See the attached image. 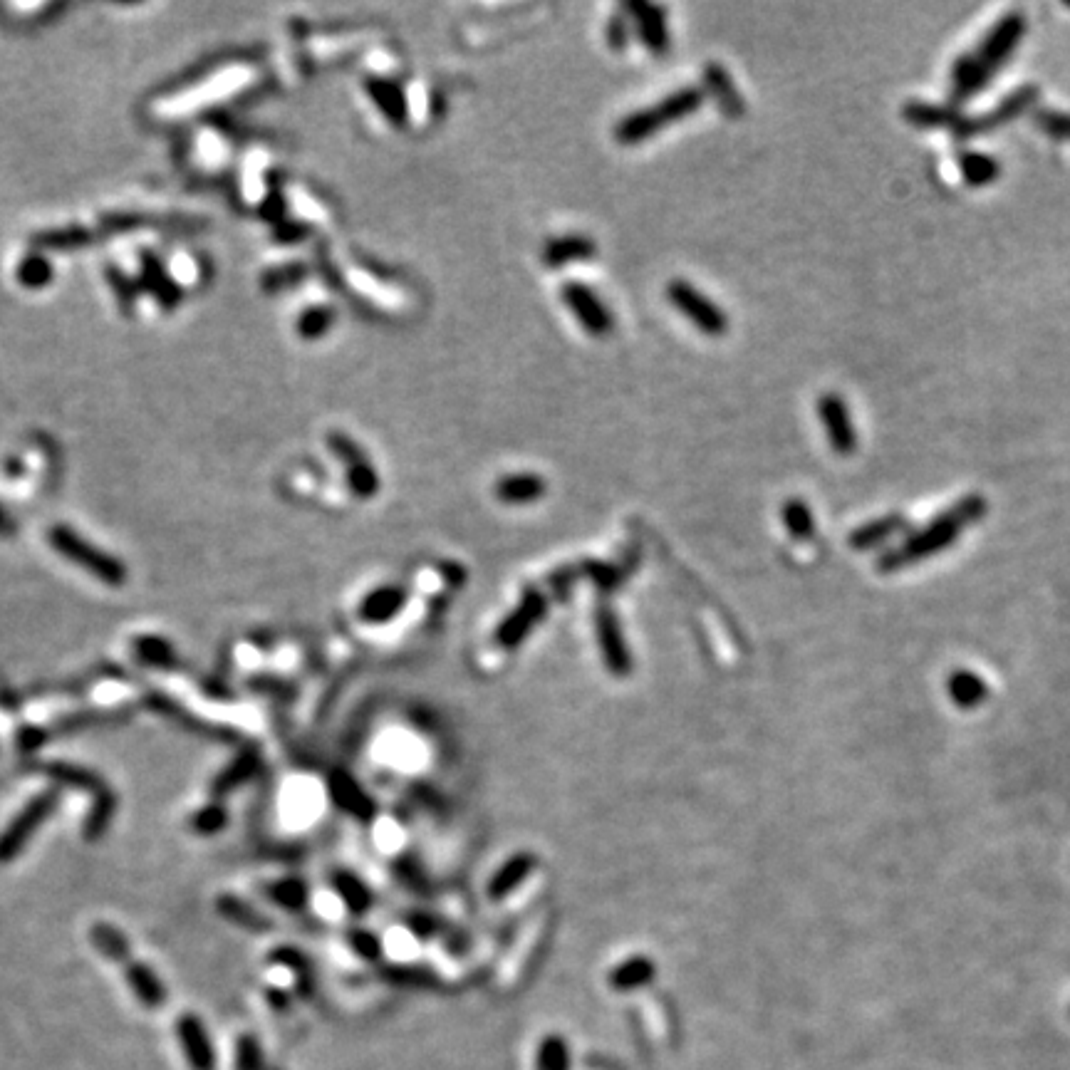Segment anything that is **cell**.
I'll return each mask as SVG.
<instances>
[{
  "label": "cell",
  "instance_id": "cell-3",
  "mask_svg": "<svg viewBox=\"0 0 1070 1070\" xmlns=\"http://www.w3.org/2000/svg\"><path fill=\"white\" fill-rule=\"evenodd\" d=\"M706 92L701 87H682V90L672 92V95L664 97L662 102L652 107L637 109V112L627 114L620 124L615 127V139L620 144H640L652 134L662 132L669 124L679 122L687 114H692L704 105Z\"/></svg>",
  "mask_w": 1070,
  "mask_h": 1070
},
{
  "label": "cell",
  "instance_id": "cell-8",
  "mask_svg": "<svg viewBox=\"0 0 1070 1070\" xmlns=\"http://www.w3.org/2000/svg\"><path fill=\"white\" fill-rule=\"evenodd\" d=\"M818 417L823 424L828 444L835 454L850 456L857 451V429L853 417H850L848 404L835 392H825L818 399Z\"/></svg>",
  "mask_w": 1070,
  "mask_h": 1070
},
{
  "label": "cell",
  "instance_id": "cell-27",
  "mask_svg": "<svg viewBox=\"0 0 1070 1070\" xmlns=\"http://www.w3.org/2000/svg\"><path fill=\"white\" fill-rule=\"evenodd\" d=\"M90 939L102 957L112 959V962H117V964L129 962V942H127V937H124V934L114 927V924H107V922L92 924Z\"/></svg>",
  "mask_w": 1070,
  "mask_h": 1070
},
{
  "label": "cell",
  "instance_id": "cell-24",
  "mask_svg": "<svg viewBox=\"0 0 1070 1070\" xmlns=\"http://www.w3.org/2000/svg\"><path fill=\"white\" fill-rule=\"evenodd\" d=\"M117 808H119V801H117V793H114L112 788H107L105 793L92 798L90 815H87L85 825H82V835H85L87 843H97V840L105 838L107 828L112 825L114 815H117Z\"/></svg>",
  "mask_w": 1070,
  "mask_h": 1070
},
{
  "label": "cell",
  "instance_id": "cell-30",
  "mask_svg": "<svg viewBox=\"0 0 1070 1070\" xmlns=\"http://www.w3.org/2000/svg\"><path fill=\"white\" fill-rule=\"evenodd\" d=\"M226 823H228V810L221 801L206 803L204 808L196 810L189 820L191 830H194L196 835H206V838L221 833V830L226 828Z\"/></svg>",
  "mask_w": 1070,
  "mask_h": 1070
},
{
  "label": "cell",
  "instance_id": "cell-20",
  "mask_svg": "<svg viewBox=\"0 0 1070 1070\" xmlns=\"http://www.w3.org/2000/svg\"><path fill=\"white\" fill-rule=\"evenodd\" d=\"M957 166L962 171V179L966 186L971 189H981V186L994 184L1001 176V164L999 159L991 157L986 152H976V149H964L957 154Z\"/></svg>",
  "mask_w": 1070,
  "mask_h": 1070
},
{
  "label": "cell",
  "instance_id": "cell-10",
  "mask_svg": "<svg viewBox=\"0 0 1070 1070\" xmlns=\"http://www.w3.org/2000/svg\"><path fill=\"white\" fill-rule=\"evenodd\" d=\"M176 1036H179L181 1046H184L186 1058H189L191 1068L194 1070H214L216 1068V1056L214 1046H211V1038L206 1033L204 1021L194 1014H184L176 1021Z\"/></svg>",
  "mask_w": 1070,
  "mask_h": 1070
},
{
  "label": "cell",
  "instance_id": "cell-15",
  "mask_svg": "<svg viewBox=\"0 0 1070 1070\" xmlns=\"http://www.w3.org/2000/svg\"><path fill=\"white\" fill-rule=\"evenodd\" d=\"M902 117L917 129H949L952 132L962 112H959V107L949 105V102L947 105H934V102L910 100L902 107Z\"/></svg>",
  "mask_w": 1070,
  "mask_h": 1070
},
{
  "label": "cell",
  "instance_id": "cell-32",
  "mask_svg": "<svg viewBox=\"0 0 1070 1070\" xmlns=\"http://www.w3.org/2000/svg\"><path fill=\"white\" fill-rule=\"evenodd\" d=\"M50 280H53V266H50L43 256L30 253V256H25L23 261H20V266H18L20 285H25V288H30V290H38V288H45Z\"/></svg>",
  "mask_w": 1070,
  "mask_h": 1070
},
{
  "label": "cell",
  "instance_id": "cell-13",
  "mask_svg": "<svg viewBox=\"0 0 1070 1070\" xmlns=\"http://www.w3.org/2000/svg\"><path fill=\"white\" fill-rule=\"evenodd\" d=\"M38 771L43 773V776H48L55 786L77 788V791L92 793V798L100 796V793H105L109 788V783L100 776V773L90 771V768H85V766H77V763L50 761V763H43V766H38Z\"/></svg>",
  "mask_w": 1070,
  "mask_h": 1070
},
{
  "label": "cell",
  "instance_id": "cell-33",
  "mask_svg": "<svg viewBox=\"0 0 1070 1070\" xmlns=\"http://www.w3.org/2000/svg\"><path fill=\"white\" fill-rule=\"evenodd\" d=\"M783 523H786L788 533L796 535V538H813L815 518L813 513H810V508L805 506L803 501H798V498H793V501H788L786 506H783Z\"/></svg>",
  "mask_w": 1070,
  "mask_h": 1070
},
{
  "label": "cell",
  "instance_id": "cell-1",
  "mask_svg": "<svg viewBox=\"0 0 1070 1070\" xmlns=\"http://www.w3.org/2000/svg\"><path fill=\"white\" fill-rule=\"evenodd\" d=\"M1026 30V15L1021 10H1009L986 30L976 50L959 55L949 70V105L959 107L979 95L1011 60Z\"/></svg>",
  "mask_w": 1070,
  "mask_h": 1070
},
{
  "label": "cell",
  "instance_id": "cell-34",
  "mask_svg": "<svg viewBox=\"0 0 1070 1070\" xmlns=\"http://www.w3.org/2000/svg\"><path fill=\"white\" fill-rule=\"evenodd\" d=\"M347 483H350V488L360 498H370L372 493L379 488V476H377V471L370 466V461L365 459V461H360V464L347 466Z\"/></svg>",
  "mask_w": 1070,
  "mask_h": 1070
},
{
  "label": "cell",
  "instance_id": "cell-22",
  "mask_svg": "<svg viewBox=\"0 0 1070 1070\" xmlns=\"http://www.w3.org/2000/svg\"><path fill=\"white\" fill-rule=\"evenodd\" d=\"M258 763H261V756H258L256 749H246L241 751V756L233 758L214 781H211V793L216 796V801L218 796H228V793L236 791L238 786H243V783L258 771Z\"/></svg>",
  "mask_w": 1070,
  "mask_h": 1070
},
{
  "label": "cell",
  "instance_id": "cell-23",
  "mask_svg": "<svg viewBox=\"0 0 1070 1070\" xmlns=\"http://www.w3.org/2000/svg\"><path fill=\"white\" fill-rule=\"evenodd\" d=\"M147 706H149V709L157 711V714L166 716V719H171V721H174V724H179L181 729L191 731V734H196V736H206V739H214V741H218V739H228V736L218 734L216 726L206 724V721H201V719H191L189 711L181 709V706H176V701H171L169 696L157 694V692L149 694V696H147Z\"/></svg>",
  "mask_w": 1070,
  "mask_h": 1070
},
{
  "label": "cell",
  "instance_id": "cell-16",
  "mask_svg": "<svg viewBox=\"0 0 1070 1070\" xmlns=\"http://www.w3.org/2000/svg\"><path fill=\"white\" fill-rule=\"evenodd\" d=\"M124 976H127L129 989L134 991V996L147 1009H159V1006L166 1004V986L152 966L144 962H127L124 964Z\"/></svg>",
  "mask_w": 1070,
  "mask_h": 1070
},
{
  "label": "cell",
  "instance_id": "cell-25",
  "mask_svg": "<svg viewBox=\"0 0 1070 1070\" xmlns=\"http://www.w3.org/2000/svg\"><path fill=\"white\" fill-rule=\"evenodd\" d=\"M545 493V481L535 474H511L496 483V496L503 503H531Z\"/></svg>",
  "mask_w": 1070,
  "mask_h": 1070
},
{
  "label": "cell",
  "instance_id": "cell-6",
  "mask_svg": "<svg viewBox=\"0 0 1070 1070\" xmlns=\"http://www.w3.org/2000/svg\"><path fill=\"white\" fill-rule=\"evenodd\" d=\"M1038 97H1041V90H1038L1036 85L1018 87L1011 95H1006L991 112L976 114V117H966V114H962L957 127L952 129V134L964 142V139H974L979 137V134L996 132V129L1006 127V124H1011L1014 119L1021 117V114H1026L1028 109L1036 107Z\"/></svg>",
  "mask_w": 1070,
  "mask_h": 1070
},
{
  "label": "cell",
  "instance_id": "cell-29",
  "mask_svg": "<svg viewBox=\"0 0 1070 1070\" xmlns=\"http://www.w3.org/2000/svg\"><path fill=\"white\" fill-rule=\"evenodd\" d=\"M335 325V313L327 305H313V308L303 310L298 322H295V330L303 340H318V337L330 332V327Z\"/></svg>",
  "mask_w": 1070,
  "mask_h": 1070
},
{
  "label": "cell",
  "instance_id": "cell-37",
  "mask_svg": "<svg viewBox=\"0 0 1070 1070\" xmlns=\"http://www.w3.org/2000/svg\"><path fill=\"white\" fill-rule=\"evenodd\" d=\"M236 1070H258L261 1068V1046L256 1043V1038L243 1036L236 1043Z\"/></svg>",
  "mask_w": 1070,
  "mask_h": 1070
},
{
  "label": "cell",
  "instance_id": "cell-40",
  "mask_svg": "<svg viewBox=\"0 0 1070 1070\" xmlns=\"http://www.w3.org/2000/svg\"><path fill=\"white\" fill-rule=\"evenodd\" d=\"M15 528L18 526H15V521L10 518V513L0 506V538H13Z\"/></svg>",
  "mask_w": 1070,
  "mask_h": 1070
},
{
  "label": "cell",
  "instance_id": "cell-17",
  "mask_svg": "<svg viewBox=\"0 0 1070 1070\" xmlns=\"http://www.w3.org/2000/svg\"><path fill=\"white\" fill-rule=\"evenodd\" d=\"M597 253L595 241L588 236H563L550 238L543 246V263L548 268H563L575 261H588Z\"/></svg>",
  "mask_w": 1070,
  "mask_h": 1070
},
{
  "label": "cell",
  "instance_id": "cell-18",
  "mask_svg": "<svg viewBox=\"0 0 1070 1070\" xmlns=\"http://www.w3.org/2000/svg\"><path fill=\"white\" fill-rule=\"evenodd\" d=\"M132 652L134 659L149 669H161V672L179 669V652L174 644L159 635H139L132 642Z\"/></svg>",
  "mask_w": 1070,
  "mask_h": 1070
},
{
  "label": "cell",
  "instance_id": "cell-19",
  "mask_svg": "<svg viewBox=\"0 0 1070 1070\" xmlns=\"http://www.w3.org/2000/svg\"><path fill=\"white\" fill-rule=\"evenodd\" d=\"M947 694L959 709H979L989 699V684L969 669H957L947 677Z\"/></svg>",
  "mask_w": 1070,
  "mask_h": 1070
},
{
  "label": "cell",
  "instance_id": "cell-39",
  "mask_svg": "<svg viewBox=\"0 0 1070 1070\" xmlns=\"http://www.w3.org/2000/svg\"><path fill=\"white\" fill-rule=\"evenodd\" d=\"M303 275H305L303 266H288V268L270 270V273L266 275V288H270V290L288 288V285L300 283V280H303Z\"/></svg>",
  "mask_w": 1070,
  "mask_h": 1070
},
{
  "label": "cell",
  "instance_id": "cell-21",
  "mask_svg": "<svg viewBox=\"0 0 1070 1070\" xmlns=\"http://www.w3.org/2000/svg\"><path fill=\"white\" fill-rule=\"evenodd\" d=\"M704 80H706V90L714 95L716 105L724 109L729 117H739V114H744V97H741L739 87L734 85V80H731L729 72H726L724 67L716 65V62H709L704 70Z\"/></svg>",
  "mask_w": 1070,
  "mask_h": 1070
},
{
  "label": "cell",
  "instance_id": "cell-2",
  "mask_svg": "<svg viewBox=\"0 0 1070 1070\" xmlns=\"http://www.w3.org/2000/svg\"><path fill=\"white\" fill-rule=\"evenodd\" d=\"M986 513H989L986 498L981 496V493H966L954 506H949L947 511H942L937 518H932L927 526L910 531L900 545L885 550V553L877 558V570H880V573H897V570L910 568V565L934 558V555H939L942 550L952 548L966 528L984 521Z\"/></svg>",
  "mask_w": 1070,
  "mask_h": 1070
},
{
  "label": "cell",
  "instance_id": "cell-38",
  "mask_svg": "<svg viewBox=\"0 0 1070 1070\" xmlns=\"http://www.w3.org/2000/svg\"><path fill=\"white\" fill-rule=\"evenodd\" d=\"M605 35H607V45H610L612 50H625L627 45H630V35H632L630 20H627L622 13L612 15L610 23H607Z\"/></svg>",
  "mask_w": 1070,
  "mask_h": 1070
},
{
  "label": "cell",
  "instance_id": "cell-14",
  "mask_svg": "<svg viewBox=\"0 0 1070 1070\" xmlns=\"http://www.w3.org/2000/svg\"><path fill=\"white\" fill-rule=\"evenodd\" d=\"M632 15H635L637 30H640L642 43L647 45V50L662 55L669 48V30H667V15L664 8L649 3H635L630 5Z\"/></svg>",
  "mask_w": 1070,
  "mask_h": 1070
},
{
  "label": "cell",
  "instance_id": "cell-26",
  "mask_svg": "<svg viewBox=\"0 0 1070 1070\" xmlns=\"http://www.w3.org/2000/svg\"><path fill=\"white\" fill-rule=\"evenodd\" d=\"M127 719H129L127 709L85 711V714L65 716V719L57 721V724L53 726V729H48V731H55L57 736H67V734H77V731H82V729H92V726H112V724H122V721H127Z\"/></svg>",
  "mask_w": 1070,
  "mask_h": 1070
},
{
  "label": "cell",
  "instance_id": "cell-36",
  "mask_svg": "<svg viewBox=\"0 0 1070 1070\" xmlns=\"http://www.w3.org/2000/svg\"><path fill=\"white\" fill-rule=\"evenodd\" d=\"M270 897L283 907H300L305 900V887L295 880H285L270 887Z\"/></svg>",
  "mask_w": 1070,
  "mask_h": 1070
},
{
  "label": "cell",
  "instance_id": "cell-5",
  "mask_svg": "<svg viewBox=\"0 0 1070 1070\" xmlns=\"http://www.w3.org/2000/svg\"><path fill=\"white\" fill-rule=\"evenodd\" d=\"M62 803V793L57 788H48V791L38 793V796L30 798L23 808L15 813V818L0 833V865H8L15 857L28 848V843L33 840V835L38 833V828H43L57 805Z\"/></svg>",
  "mask_w": 1070,
  "mask_h": 1070
},
{
  "label": "cell",
  "instance_id": "cell-35",
  "mask_svg": "<svg viewBox=\"0 0 1070 1070\" xmlns=\"http://www.w3.org/2000/svg\"><path fill=\"white\" fill-rule=\"evenodd\" d=\"M327 444H330V449L335 451V456H340L347 466L360 464V461L367 459L362 446L357 444V441H352L347 434H342V431H332V434L327 436Z\"/></svg>",
  "mask_w": 1070,
  "mask_h": 1070
},
{
  "label": "cell",
  "instance_id": "cell-12",
  "mask_svg": "<svg viewBox=\"0 0 1070 1070\" xmlns=\"http://www.w3.org/2000/svg\"><path fill=\"white\" fill-rule=\"evenodd\" d=\"M902 533H910V521L905 513H887V516L857 526L848 535V545L853 550H875Z\"/></svg>",
  "mask_w": 1070,
  "mask_h": 1070
},
{
  "label": "cell",
  "instance_id": "cell-31",
  "mask_svg": "<svg viewBox=\"0 0 1070 1070\" xmlns=\"http://www.w3.org/2000/svg\"><path fill=\"white\" fill-rule=\"evenodd\" d=\"M1031 122L1046 137L1056 139V142H1070V112H1063V109H1033Z\"/></svg>",
  "mask_w": 1070,
  "mask_h": 1070
},
{
  "label": "cell",
  "instance_id": "cell-9",
  "mask_svg": "<svg viewBox=\"0 0 1070 1070\" xmlns=\"http://www.w3.org/2000/svg\"><path fill=\"white\" fill-rule=\"evenodd\" d=\"M563 303L568 305L570 313L578 318L580 325L590 332L592 337L610 335L615 322H612L610 310L602 305V300L583 283H565L563 285Z\"/></svg>",
  "mask_w": 1070,
  "mask_h": 1070
},
{
  "label": "cell",
  "instance_id": "cell-7",
  "mask_svg": "<svg viewBox=\"0 0 1070 1070\" xmlns=\"http://www.w3.org/2000/svg\"><path fill=\"white\" fill-rule=\"evenodd\" d=\"M667 298L679 313L684 315L694 327H699L704 335L721 337L729 330V318H726L724 310L714 303V300L706 298L701 290H696L692 283L687 280H672L667 285Z\"/></svg>",
  "mask_w": 1070,
  "mask_h": 1070
},
{
  "label": "cell",
  "instance_id": "cell-28",
  "mask_svg": "<svg viewBox=\"0 0 1070 1070\" xmlns=\"http://www.w3.org/2000/svg\"><path fill=\"white\" fill-rule=\"evenodd\" d=\"M216 910H218V914H221V917H226L228 922L238 924V927H246V929H263V927H266V922H263L261 914L253 910L251 905H246V902L238 900V897H233V895H221V897H218Z\"/></svg>",
  "mask_w": 1070,
  "mask_h": 1070
},
{
  "label": "cell",
  "instance_id": "cell-11",
  "mask_svg": "<svg viewBox=\"0 0 1070 1070\" xmlns=\"http://www.w3.org/2000/svg\"><path fill=\"white\" fill-rule=\"evenodd\" d=\"M365 90L392 127H397V129L407 127L409 105H407V95H404L402 85H397L394 80H387V77H367Z\"/></svg>",
  "mask_w": 1070,
  "mask_h": 1070
},
{
  "label": "cell",
  "instance_id": "cell-4",
  "mask_svg": "<svg viewBox=\"0 0 1070 1070\" xmlns=\"http://www.w3.org/2000/svg\"><path fill=\"white\" fill-rule=\"evenodd\" d=\"M50 545L57 555L70 560L77 568L87 570L95 580L109 585V588H122L127 583V565L119 558H114L107 550L97 548L80 533L72 531L70 526H53L48 533Z\"/></svg>",
  "mask_w": 1070,
  "mask_h": 1070
}]
</instances>
